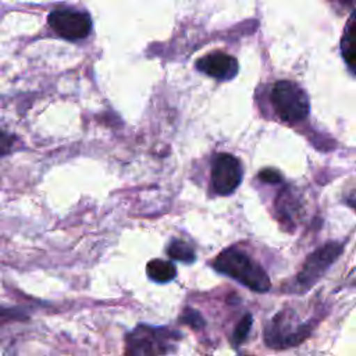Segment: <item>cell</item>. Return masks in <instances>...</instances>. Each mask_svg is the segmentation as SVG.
Instances as JSON below:
<instances>
[{"instance_id":"1","label":"cell","mask_w":356,"mask_h":356,"mask_svg":"<svg viewBox=\"0 0 356 356\" xmlns=\"http://www.w3.org/2000/svg\"><path fill=\"white\" fill-rule=\"evenodd\" d=\"M213 267L254 292L270 289V278L263 267L239 249L229 248L222 250L213 261Z\"/></svg>"},{"instance_id":"2","label":"cell","mask_w":356,"mask_h":356,"mask_svg":"<svg viewBox=\"0 0 356 356\" xmlns=\"http://www.w3.org/2000/svg\"><path fill=\"white\" fill-rule=\"evenodd\" d=\"M181 334L168 327L139 324L125 337V356H165L172 352Z\"/></svg>"},{"instance_id":"3","label":"cell","mask_w":356,"mask_h":356,"mask_svg":"<svg viewBox=\"0 0 356 356\" xmlns=\"http://www.w3.org/2000/svg\"><path fill=\"white\" fill-rule=\"evenodd\" d=\"M312 330V323H300L296 320V312L293 309H282L267 325L264 341L270 348L286 349L306 339Z\"/></svg>"},{"instance_id":"4","label":"cell","mask_w":356,"mask_h":356,"mask_svg":"<svg viewBox=\"0 0 356 356\" xmlns=\"http://www.w3.org/2000/svg\"><path fill=\"white\" fill-rule=\"evenodd\" d=\"M275 114L285 122H299L309 114L306 92L292 81H278L271 92Z\"/></svg>"},{"instance_id":"5","label":"cell","mask_w":356,"mask_h":356,"mask_svg":"<svg viewBox=\"0 0 356 356\" xmlns=\"http://www.w3.org/2000/svg\"><path fill=\"white\" fill-rule=\"evenodd\" d=\"M342 245L338 242H330L314 250L305 260L303 267L295 278V286L298 291H309L328 270V267L341 254Z\"/></svg>"},{"instance_id":"6","label":"cell","mask_w":356,"mask_h":356,"mask_svg":"<svg viewBox=\"0 0 356 356\" xmlns=\"http://www.w3.org/2000/svg\"><path fill=\"white\" fill-rule=\"evenodd\" d=\"M50 28L68 40L83 39L92 29L90 17L86 13L74 10H54L47 17Z\"/></svg>"},{"instance_id":"7","label":"cell","mask_w":356,"mask_h":356,"mask_svg":"<svg viewBox=\"0 0 356 356\" xmlns=\"http://www.w3.org/2000/svg\"><path fill=\"white\" fill-rule=\"evenodd\" d=\"M242 181V167L236 157L218 153L211 163V184L218 195L232 193Z\"/></svg>"},{"instance_id":"8","label":"cell","mask_w":356,"mask_h":356,"mask_svg":"<svg viewBox=\"0 0 356 356\" xmlns=\"http://www.w3.org/2000/svg\"><path fill=\"white\" fill-rule=\"evenodd\" d=\"M196 68L218 81H228L238 74L239 65L235 57L222 51H213L200 57L196 61Z\"/></svg>"},{"instance_id":"9","label":"cell","mask_w":356,"mask_h":356,"mask_svg":"<svg viewBox=\"0 0 356 356\" xmlns=\"http://www.w3.org/2000/svg\"><path fill=\"white\" fill-rule=\"evenodd\" d=\"M341 54L352 74L356 75V11L349 17L341 39Z\"/></svg>"},{"instance_id":"10","label":"cell","mask_w":356,"mask_h":356,"mask_svg":"<svg viewBox=\"0 0 356 356\" xmlns=\"http://www.w3.org/2000/svg\"><path fill=\"white\" fill-rule=\"evenodd\" d=\"M147 275L154 282H168L175 277V266L171 261L161 260V259H153L146 266Z\"/></svg>"},{"instance_id":"11","label":"cell","mask_w":356,"mask_h":356,"mask_svg":"<svg viewBox=\"0 0 356 356\" xmlns=\"http://www.w3.org/2000/svg\"><path fill=\"white\" fill-rule=\"evenodd\" d=\"M167 253L172 260L184 261V263H192L195 260L193 249L189 245H186L185 242L178 241V239L171 241V243L167 248Z\"/></svg>"},{"instance_id":"12","label":"cell","mask_w":356,"mask_h":356,"mask_svg":"<svg viewBox=\"0 0 356 356\" xmlns=\"http://www.w3.org/2000/svg\"><path fill=\"white\" fill-rule=\"evenodd\" d=\"M252 323H253V318H252L250 314H245L242 317V320L238 323V325H236V328L234 331V335H232V343L235 346L241 345L246 339V337H248V334L250 331Z\"/></svg>"},{"instance_id":"13","label":"cell","mask_w":356,"mask_h":356,"mask_svg":"<svg viewBox=\"0 0 356 356\" xmlns=\"http://www.w3.org/2000/svg\"><path fill=\"white\" fill-rule=\"evenodd\" d=\"M181 321L192 328H202L204 325L203 317L199 314V312L186 307L181 316Z\"/></svg>"},{"instance_id":"14","label":"cell","mask_w":356,"mask_h":356,"mask_svg":"<svg viewBox=\"0 0 356 356\" xmlns=\"http://www.w3.org/2000/svg\"><path fill=\"white\" fill-rule=\"evenodd\" d=\"M26 316L19 309H6L0 307V323L10 321V320H22Z\"/></svg>"},{"instance_id":"15","label":"cell","mask_w":356,"mask_h":356,"mask_svg":"<svg viewBox=\"0 0 356 356\" xmlns=\"http://www.w3.org/2000/svg\"><path fill=\"white\" fill-rule=\"evenodd\" d=\"M14 145V138L6 131L0 129V156H6L11 152Z\"/></svg>"},{"instance_id":"16","label":"cell","mask_w":356,"mask_h":356,"mask_svg":"<svg viewBox=\"0 0 356 356\" xmlns=\"http://www.w3.org/2000/svg\"><path fill=\"white\" fill-rule=\"evenodd\" d=\"M259 178L264 182H268V184H277V182H281L282 181V177L278 171L273 170V168H264L260 171L259 174Z\"/></svg>"},{"instance_id":"17","label":"cell","mask_w":356,"mask_h":356,"mask_svg":"<svg viewBox=\"0 0 356 356\" xmlns=\"http://www.w3.org/2000/svg\"><path fill=\"white\" fill-rule=\"evenodd\" d=\"M349 204L356 210V191L349 196Z\"/></svg>"}]
</instances>
